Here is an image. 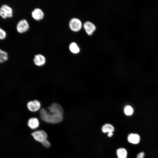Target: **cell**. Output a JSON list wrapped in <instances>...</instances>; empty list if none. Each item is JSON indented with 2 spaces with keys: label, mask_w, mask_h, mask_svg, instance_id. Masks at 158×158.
<instances>
[{
  "label": "cell",
  "mask_w": 158,
  "mask_h": 158,
  "mask_svg": "<svg viewBox=\"0 0 158 158\" xmlns=\"http://www.w3.org/2000/svg\"><path fill=\"white\" fill-rule=\"evenodd\" d=\"M31 135L35 140L41 143L44 147H48L50 146V143L47 140V134L44 131L36 130L32 133Z\"/></svg>",
  "instance_id": "6da1fadb"
},
{
  "label": "cell",
  "mask_w": 158,
  "mask_h": 158,
  "mask_svg": "<svg viewBox=\"0 0 158 158\" xmlns=\"http://www.w3.org/2000/svg\"><path fill=\"white\" fill-rule=\"evenodd\" d=\"M13 11L11 7L6 4H3L0 8V16L4 19L12 17Z\"/></svg>",
  "instance_id": "7a4b0ae2"
},
{
  "label": "cell",
  "mask_w": 158,
  "mask_h": 158,
  "mask_svg": "<svg viewBox=\"0 0 158 158\" xmlns=\"http://www.w3.org/2000/svg\"><path fill=\"white\" fill-rule=\"evenodd\" d=\"M69 26L71 30L74 32H78L82 28V23L80 20L76 18L71 19L69 22Z\"/></svg>",
  "instance_id": "3957f363"
},
{
  "label": "cell",
  "mask_w": 158,
  "mask_h": 158,
  "mask_svg": "<svg viewBox=\"0 0 158 158\" xmlns=\"http://www.w3.org/2000/svg\"><path fill=\"white\" fill-rule=\"evenodd\" d=\"M29 25L27 21L24 19L20 20L16 25L17 31L23 33L27 31L29 28Z\"/></svg>",
  "instance_id": "277c9868"
},
{
  "label": "cell",
  "mask_w": 158,
  "mask_h": 158,
  "mask_svg": "<svg viewBox=\"0 0 158 158\" xmlns=\"http://www.w3.org/2000/svg\"><path fill=\"white\" fill-rule=\"evenodd\" d=\"M48 109L49 111L51 114H56L63 115V113L62 107L57 103L52 104L48 107Z\"/></svg>",
  "instance_id": "5b68a950"
},
{
  "label": "cell",
  "mask_w": 158,
  "mask_h": 158,
  "mask_svg": "<svg viewBox=\"0 0 158 158\" xmlns=\"http://www.w3.org/2000/svg\"><path fill=\"white\" fill-rule=\"evenodd\" d=\"M28 108L30 111L35 112L38 110L41 107V104L37 100L30 101L27 104Z\"/></svg>",
  "instance_id": "8992f818"
},
{
  "label": "cell",
  "mask_w": 158,
  "mask_h": 158,
  "mask_svg": "<svg viewBox=\"0 0 158 158\" xmlns=\"http://www.w3.org/2000/svg\"><path fill=\"white\" fill-rule=\"evenodd\" d=\"M83 27L87 34L89 35L92 34L96 28L95 26L92 23L89 21L84 23Z\"/></svg>",
  "instance_id": "52a82bcc"
},
{
  "label": "cell",
  "mask_w": 158,
  "mask_h": 158,
  "mask_svg": "<svg viewBox=\"0 0 158 158\" xmlns=\"http://www.w3.org/2000/svg\"><path fill=\"white\" fill-rule=\"evenodd\" d=\"M63 115L51 114L49 118V123L52 124H56L61 122L63 119Z\"/></svg>",
  "instance_id": "ba28073f"
},
{
  "label": "cell",
  "mask_w": 158,
  "mask_h": 158,
  "mask_svg": "<svg viewBox=\"0 0 158 158\" xmlns=\"http://www.w3.org/2000/svg\"><path fill=\"white\" fill-rule=\"evenodd\" d=\"M33 61L36 66H41L45 64L46 60L44 56L41 54H38L35 56Z\"/></svg>",
  "instance_id": "9c48e42d"
},
{
  "label": "cell",
  "mask_w": 158,
  "mask_h": 158,
  "mask_svg": "<svg viewBox=\"0 0 158 158\" xmlns=\"http://www.w3.org/2000/svg\"><path fill=\"white\" fill-rule=\"evenodd\" d=\"M127 139L128 142L130 143L137 144L139 142L140 138L138 134L131 133L128 135Z\"/></svg>",
  "instance_id": "30bf717a"
},
{
  "label": "cell",
  "mask_w": 158,
  "mask_h": 158,
  "mask_svg": "<svg viewBox=\"0 0 158 158\" xmlns=\"http://www.w3.org/2000/svg\"><path fill=\"white\" fill-rule=\"evenodd\" d=\"M32 15L34 19L37 20H39L43 18L44 13L41 9L36 8L32 12Z\"/></svg>",
  "instance_id": "8fae6325"
},
{
  "label": "cell",
  "mask_w": 158,
  "mask_h": 158,
  "mask_svg": "<svg viewBox=\"0 0 158 158\" xmlns=\"http://www.w3.org/2000/svg\"><path fill=\"white\" fill-rule=\"evenodd\" d=\"M101 130L103 133H108L110 132L114 133L115 128L112 124L109 123H106L102 126Z\"/></svg>",
  "instance_id": "7c38bea8"
},
{
  "label": "cell",
  "mask_w": 158,
  "mask_h": 158,
  "mask_svg": "<svg viewBox=\"0 0 158 158\" xmlns=\"http://www.w3.org/2000/svg\"><path fill=\"white\" fill-rule=\"evenodd\" d=\"M28 124L30 128L34 129L38 127L39 125V122L37 118H32L29 119Z\"/></svg>",
  "instance_id": "4fadbf2b"
},
{
  "label": "cell",
  "mask_w": 158,
  "mask_h": 158,
  "mask_svg": "<svg viewBox=\"0 0 158 158\" xmlns=\"http://www.w3.org/2000/svg\"><path fill=\"white\" fill-rule=\"evenodd\" d=\"M40 116L42 120L44 122L49 123L50 114L44 109H42L40 111Z\"/></svg>",
  "instance_id": "5bb4252c"
},
{
  "label": "cell",
  "mask_w": 158,
  "mask_h": 158,
  "mask_svg": "<svg viewBox=\"0 0 158 158\" xmlns=\"http://www.w3.org/2000/svg\"><path fill=\"white\" fill-rule=\"evenodd\" d=\"M117 158H127L128 152L123 147L118 148L116 151Z\"/></svg>",
  "instance_id": "9a60e30c"
},
{
  "label": "cell",
  "mask_w": 158,
  "mask_h": 158,
  "mask_svg": "<svg viewBox=\"0 0 158 158\" xmlns=\"http://www.w3.org/2000/svg\"><path fill=\"white\" fill-rule=\"evenodd\" d=\"M69 49L71 52L75 54L78 53L80 51L79 47L74 42H72L70 44Z\"/></svg>",
  "instance_id": "2e32d148"
},
{
  "label": "cell",
  "mask_w": 158,
  "mask_h": 158,
  "mask_svg": "<svg viewBox=\"0 0 158 158\" xmlns=\"http://www.w3.org/2000/svg\"><path fill=\"white\" fill-rule=\"evenodd\" d=\"M123 111L125 114L127 116H131L134 112V109L133 107L130 105L125 106L124 108Z\"/></svg>",
  "instance_id": "e0dca14e"
},
{
  "label": "cell",
  "mask_w": 158,
  "mask_h": 158,
  "mask_svg": "<svg viewBox=\"0 0 158 158\" xmlns=\"http://www.w3.org/2000/svg\"><path fill=\"white\" fill-rule=\"evenodd\" d=\"M8 59V55L7 52L0 49V63L6 61Z\"/></svg>",
  "instance_id": "ac0fdd59"
},
{
  "label": "cell",
  "mask_w": 158,
  "mask_h": 158,
  "mask_svg": "<svg viewBox=\"0 0 158 158\" xmlns=\"http://www.w3.org/2000/svg\"><path fill=\"white\" fill-rule=\"evenodd\" d=\"M6 31L0 28V40H4L6 38Z\"/></svg>",
  "instance_id": "d6986e66"
},
{
  "label": "cell",
  "mask_w": 158,
  "mask_h": 158,
  "mask_svg": "<svg viewBox=\"0 0 158 158\" xmlns=\"http://www.w3.org/2000/svg\"><path fill=\"white\" fill-rule=\"evenodd\" d=\"M144 153L143 152H141L138 153L136 158H144Z\"/></svg>",
  "instance_id": "ffe728a7"
},
{
  "label": "cell",
  "mask_w": 158,
  "mask_h": 158,
  "mask_svg": "<svg viewBox=\"0 0 158 158\" xmlns=\"http://www.w3.org/2000/svg\"><path fill=\"white\" fill-rule=\"evenodd\" d=\"M114 135L113 132H110L107 133V136L109 138L111 137Z\"/></svg>",
  "instance_id": "44dd1931"
}]
</instances>
